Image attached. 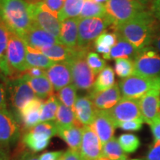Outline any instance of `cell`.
I'll return each instance as SVG.
<instances>
[{
    "instance_id": "obj_58",
    "label": "cell",
    "mask_w": 160,
    "mask_h": 160,
    "mask_svg": "<svg viewBox=\"0 0 160 160\" xmlns=\"http://www.w3.org/2000/svg\"><path fill=\"white\" fill-rule=\"evenodd\" d=\"M125 160H144V159H125Z\"/></svg>"
},
{
    "instance_id": "obj_15",
    "label": "cell",
    "mask_w": 160,
    "mask_h": 160,
    "mask_svg": "<svg viewBox=\"0 0 160 160\" xmlns=\"http://www.w3.org/2000/svg\"><path fill=\"white\" fill-rule=\"evenodd\" d=\"M46 77L51 82L55 91H59L71 85L72 82L71 66L67 61L56 62L46 71Z\"/></svg>"
},
{
    "instance_id": "obj_32",
    "label": "cell",
    "mask_w": 160,
    "mask_h": 160,
    "mask_svg": "<svg viewBox=\"0 0 160 160\" xmlns=\"http://www.w3.org/2000/svg\"><path fill=\"white\" fill-rule=\"evenodd\" d=\"M84 2L85 0H66L63 8L59 11L58 19L60 22H63L71 18L79 17Z\"/></svg>"
},
{
    "instance_id": "obj_60",
    "label": "cell",
    "mask_w": 160,
    "mask_h": 160,
    "mask_svg": "<svg viewBox=\"0 0 160 160\" xmlns=\"http://www.w3.org/2000/svg\"><path fill=\"white\" fill-rule=\"evenodd\" d=\"M82 160H84V159H82Z\"/></svg>"
},
{
    "instance_id": "obj_46",
    "label": "cell",
    "mask_w": 160,
    "mask_h": 160,
    "mask_svg": "<svg viewBox=\"0 0 160 160\" xmlns=\"http://www.w3.org/2000/svg\"><path fill=\"white\" fill-rule=\"evenodd\" d=\"M149 10L153 17L160 22V0H152Z\"/></svg>"
},
{
    "instance_id": "obj_33",
    "label": "cell",
    "mask_w": 160,
    "mask_h": 160,
    "mask_svg": "<svg viewBox=\"0 0 160 160\" xmlns=\"http://www.w3.org/2000/svg\"><path fill=\"white\" fill-rule=\"evenodd\" d=\"M60 102L54 94L51 95L44 102L40 114V122L53 121L56 119ZM39 122V123H40Z\"/></svg>"
},
{
    "instance_id": "obj_1",
    "label": "cell",
    "mask_w": 160,
    "mask_h": 160,
    "mask_svg": "<svg viewBox=\"0 0 160 160\" xmlns=\"http://www.w3.org/2000/svg\"><path fill=\"white\" fill-rule=\"evenodd\" d=\"M157 23V19L148 9L125 23L114 26L112 29L139 51L151 45Z\"/></svg>"
},
{
    "instance_id": "obj_39",
    "label": "cell",
    "mask_w": 160,
    "mask_h": 160,
    "mask_svg": "<svg viewBox=\"0 0 160 160\" xmlns=\"http://www.w3.org/2000/svg\"><path fill=\"white\" fill-rule=\"evenodd\" d=\"M87 62L95 75L99 74L107 65L105 59H102L99 54L93 51H90L87 55Z\"/></svg>"
},
{
    "instance_id": "obj_7",
    "label": "cell",
    "mask_w": 160,
    "mask_h": 160,
    "mask_svg": "<svg viewBox=\"0 0 160 160\" xmlns=\"http://www.w3.org/2000/svg\"><path fill=\"white\" fill-rule=\"evenodd\" d=\"M134 74L148 78L160 76V53L151 45L139 50L133 59Z\"/></svg>"
},
{
    "instance_id": "obj_8",
    "label": "cell",
    "mask_w": 160,
    "mask_h": 160,
    "mask_svg": "<svg viewBox=\"0 0 160 160\" xmlns=\"http://www.w3.org/2000/svg\"><path fill=\"white\" fill-rule=\"evenodd\" d=\"M6 87L10 103L14 111L13 114L15 117H17L28 102L37 97L30 85L22 77H13L8 80Z\"/></svg>"
},
{
    "instance_id": "obj_29",
    "label": "cell",
    "mask_w": 160,
    "mask_h": 160,
    "mask_svg": "<svg viewBox=\"0 0 160 160\" xmlns=\"http://www.w3.org/2000/svg\"><path fill=\"white\" fill-rule=\"evenodd\" d=\"M114 71L111 66H106L98 75L91 91L102 92L111 88L115 85Z\"/></svg>"
},
{
    "instance_id": "obj_28",
    "label": "cell",
    "mask_w": 160,
    "mask_h": 160,
    "mask_svg": "<svg viewBox=\"0 0 160 160\" xmlns=\"http://www.w3.org/2000/svg\"><path fill=\"white\" fill-rule=\"evenodd\" d=\"M56 62L45 56L39 50L32 48L27 46L26 54V65L27 68H49Z\"/></svg>"
},
{
    "instance_id": "obj_36",
    "label": "cell",
    "mask_w": 160,
    "mask_h": 160,
    "mask_svg": "<svg viewBox=\"0 0 160 160\" xmlns=\"http://www.w3.org/2000/svg\"><path fill=\"white\" fill-rule=\"evenodd\" d=\"M77 91L75 86L71 84L58 91L57 97L62 104L73 109L77 99Z\"/></svg>"
},
{
    "instance_id": "obj_57",
    "label": "cell",
    "mask_w": 160,
    "mask_h": 160,
    "mask_svg": "<svg viewBox=\"0 0 160 160\" xmlns=\"http://www.w3.org/2000/svg\"><path fill=\"white\" fill-rule=\"evenodd\" d=\"M157 81H158V84H159V88L160 90V76L159 77H157Z\"/></svg>"
},
{
    "instance_id": "obj_43",
    "label": "cell",
    "mask_w": 160,
    "mask_h": 160,
    "mask_svg": "<svg viewBox=\"0 0 160 160\" xmlns=\"http://www.w3.org/2000/svg\"><path fill=\"white\" fill-rule=\"evenodd\" d=\"M66 0H43V2L52 11L59 14L65 5Z\"/></svg>"
},
{
    "instance_id": "obj_14",
    "label": "cell",
    "mask_w": 160,
    "mask_h": 160,
    "mask_svg": "<svg viewBox=\"0 0 160 160\" xmlns=\"http://www.w3.org/2000/svg\"><path fill=\"white\" fill-rule=\"evenodd\" d=\"M142 117L145 123L151 125L160 117V91L152 90L139 99Z\"/></svg>"
},
{
    "instance_id": "obj_25",
    "label": "cell",
    "mask_w": 160,
    "mask_h": 160,
    "mask_svg": "<svg viewBox=\"0 0 160 160\" xmlns=\"http://www.w3.org/2000/svg\"><path fill=\"white\" fill-rule=\"evenodd\" d=\"M118 35V34H117ZM138 50L125 39L118 35V40L116 45L112 48L109 54L104 57L105 59H134L138 53Z\"/></svg>"
},
{
    "instance_id": "obj_41",
    "label": "cell",
    "mask_w": 160,
    "mask_h": 160,
    "mask_svg": "<svg viewBox=\"0 0 160 160\" xmlns=\"http://www.w3.org/2000/svg\"><path fill=\"white\" fill-rule=\"evenodd\" d=\"M144 122L143 120H132V121L125 122L118 125L117 128L129 131H138L142 129Z\"/></svg>"
},
{
    "instance_id": "obj_26",
    "label": "cell",
    "mask_w": 160,
    "mask_h": 160,
    "mask_svg": "<svg viewBox=\"0 0 160 160\" xmlns=\"http://www.w3.org/2000/svg\"><path fill=\"white\" fill-rule=\"evenodd\" d=\"M51 138L44 133L27 131L22 137V142L32 152L37 153L45 149Z\"/></svg>"
},
{
    "instance_id": "obj_10",
    "label": "cell",
    "mask_w": 160,
    "mask_h": 160,
    "mask_svg": "<svg viewBox=\"0 0 160 160\" xmlns=\"http://www.w3.org/2000/svg\"><path fill=\"white\" fill-rule=\"evenodd\" d=\"M21 137V129L15 115L6 108L0 110V146L10 150Z\"/></svg>"
},
{
    "instance_id": "obj_21",
    "label": "cell",
    "mask_w": 160,
    "mask_h": 160,
    "mask_svg": "<svg viewBox=\"0 0 160 160\" xmlns=\"http://www.w3.org/2000/svg\"><path fill=\"white\" fill-rule=\"evenodd\" d=\"M8 29L0 20V79L7 82L13 78V73L10 68L7 57Z\"/></svg>"
},
{
    "instance_id": "obj_24",
    "label": "cell",
    "mask_w": 160,
    "mask_h": 160,
    "mask_svg": "<svg viewBox=\"0 0 160 160\" xmlns=\"http://www.w3.org/2000/svg\"><path fill=\"white\" fill-rule=\"evenodd\" d=\"M83 125L57 128V135L65 142L70 149L79 151L83 134Z\"/></svg>"
},
{
    "instance_id": "obj_13",
    "label": "cell",
    "mask_w": 160,
    "mask_h": 160,
    "mask_svg": "<svg viewBox=\"0 0 160 160\" xmlns=\"http://www.w3.org/2000/svg\"><path fill=\"white\" fill-rule=\"evenodd\" d=\"M79 151L84 160H97L103 156L102 144L89 125L83 127L82 140Z\"/></svg>"
},
{
    "instance_id": "obj_27",
    "label": "cell",
    "mask_w": 160,
    "mask_h": 160,
    "mask_svg": "<svg viewBox=\"0 0 160 160\" xmlns=\"http://www.w3.org/2000/svg\"><path fill=\"white\" fill-rule=\"evenodd\" d=\"M74 48H70L62 44L48 46L40 50L42 53L54 62L68 61L73 55Z\"/></svg>"
},
{
    "instance_id": "obj_6",
    "label": "cell",
    "mask_w": 160,
    "mask_h": 160,
    "mask_svg": "<svg viewBox=\"0 0 160 160\" xmlns=\"http://www.w3.org/2000/svg\"><path fill=\"white\" fill-rule=\"evenodd\" d=\"M119 87L123 98L134 99H141L152 90H159L157 78H148L137 74L122 79Z\"/></svg>"
},
{
    "instance_id": "obj_40",
    "label": "cell",
    "mask_w": 160,
    "mask_h": 160,
    "mask_svg": "<svg viewBox=\"0 0 160 160\" xmlns=\"http://www.w3.org/2000/svg\"><path fill=\"white\" fill-rule=\"evenodd\" d=\"M28 131L33 132V133H44L52 138L54 136L57 135V126L56 125L55 122H40Z\"/></svg>"
},
{
    "instance_id": "obj_20",
    "label": "cell",
    "mask_w": 160,
    "mask_h": 160,
    "mask_svg": "<svg viewBox=\"0 0 160 160\" xmlns=\"http://www.w3.org/2000/svg\"><path fill=\"white\" fill-rule=\"evenodd\" d=\"M73 110L77 119L83 126L91 125L98 111L88 96L78 97Z\"/></svg>"
},
{
    "instance_id": "obj_17",
    "label": "cell",
    "mask_w": 160,
    "mask_h": 160,
    "mask_svg": "<svg viewBox=\"0 0 160 160\" xmlns=\"http://www.w3.org/2000/svg\"><path fill=\"white\" fill-rule=\"evenodd\" d=\"M89 126L97 133L102 146L113 138L116 126L107 110H98L94 120Z\"/></svg>"
},
{
    "instance_id": "obj_34",
    "label": "cell",
    "mask_w": 160,
    "mask_h": 160,
    "mask_svg": "<svg viewBox=\"0 0 160 160\" xmlns=\"http://www.w3.org/2000/svg\"><path fill=\"white\" fill-rule=\"evenodd\" d=\"M103 156L111 160L127 159L126 153L122 148L118 139L113 137L102 146Z\"/></svg>"
},
{
    "instance_id": "obj_4",
    "label": "cell",
    "mask_w": 160,
    "mask_h": 160,
    "mask_svg": "<svg viewBox=\"0 0 160 160\" xmlns=\"http://www.w3.org/2000/svg\"><path fill=\"white\" fill-rule=\"evenodd\" d=\"M113 25V21L107 13L103 17L79 19L77 47L91 50L95 40Z\"/></svg>"
},
{
    "instance_id": "obj_30",
    "label": "cell",
    "mask_w": 160,
    "mask_h": 160,
    "mask_svg": "<svg viewBox=\"0 0 160 160\" xmlns=\"http://www.w3.org/2000/svg\"><path fill=\"white\" fill-rule=\"evenodd\" d=\"M118 35L116 32L105 31L94 42V48L98 53L102 54L104 58L109 54L112 48L117 42Z\"/></svg>"
},
{
    "instance_id": "obj_16",
    "label": "cell",
    "mask_w": 160,
    "mask_h": 160,
    "mask_svg": "<svg viewBox=\"0 0 160 160\" xmlns=\"http://www.w3.org/2000/svg\"><path fill=\"white\" fill-rule=\"evenodd\" d=\"M44 101L39 97L31 100L16 117L25 131H28L40 122V114Z\"/></svg>"
},
{
    "instance_id": "obj_47",
    "label": "cell",
    "mask_w": 160,
    "mask_h": 160,
    "mask_svg": "<svg viewBox=\"0 0 160 160\" xmlns=\"http://www.w3.org/2000/svg\"><path fill=\"white\" fill-rule=\"evenodd\" d=\"M81 153L79 151L68 149L64 153L63 160H82Z\"/></svg>"
},
{
    "instance_id": "obj_48",
    "label": "cell",
    "mask_w": 160,
    "mask_h": 160,
    "mask_svg": "<svg viewBox=\"0 0 160 160\" xmlns=\"http://www.w3.org/2000/svg\"><path fill=\"white\" fill-rule=\"evenodd\" d=\"M27 75L30 76L31 77H40L46 76V71L43 68H29L27 69L25 73Z\"/></svg>"
},
{
    "instance_id": "obj_2",
    "label": "cell",
    "mask_w": 160,
    "mask_h": 160,
    "mask_svg": "<svg viewBox=\"0 0 160 160\" xmlns=\"http://www.w3.org/2000/svg\"><path fill=\"white\" fill-rule=\"evenodd\" d=\"M0 20L19 37L33 25L25 0H0Z\"/></svg>"
},
{
    "instance_id": "obj_38",
    "label": "cell",
    "mask_w": 160,
    "mask_h": 160,
    "mask_svg": "<svg viewBox=\"0 0 160 160\" xmlns=\"http://www.w3.org/2000/svg\"><path fill=\"white\" fill-rule=\"evenodd\" d=\"M118 141L123 151L127 153H132L139 148L140 141L138 137L132 133H124L119 136Z\"/></svg>"
},
{
    "instance_id": "obj_11",
    "label": "cell",
    "mask_w": 160,
    "mask_h": 160,
    "mask_svg": "<svg viewBox=\"0 0 160 160\" xmlns=\"http://www.w3.org/2000/svg\"><path fill=\"white\" fill-rule=\"evenodd\" d=\"M114 122L116 128L119 124L132 120H142L139 107V99L122 98L112 108L107 110Z\"/></svg>"
},
{
    "instance_id": "obj_12",
    "label": "cell",
    "mask_w": 160,
    "mask_h": 160,
    "mask_svg": "<svg viewBox=\"0 0 160 160\" xmlns=\"http://www.w3.org/2000/svg\"><path fill=\"white\" fill-rule=\"evenodd\" d=\"M28 11L33 25L40 28L59 40L61 22L51 13L44 11L39 3L28 5Z\"/></svg>"
},
{
    "instance_id": "obj_56",
    "label": "cell",
    "mask_w": 160,
    "mask_h": 160,
    "mask_svg": "<svg viewBox=\"0 0 160 160\" xmlns=\"http://www.w3.org/2000/svg\"><path fill=\"white\" fill-rule=\"evenodd\" d=\"M97 160H111V159H108V157H105V156H102V157H99Z\"/></svg>"
},
{
    "instance_id": "obj_45",
    "label": "cell",
    "mask_w": 160,
    "mask_h": 160,
    "mask_svg": "<svg viewBox=\"0 0 160 160\" xmlns=\"http://www.w3.org/2000/svg\"><path fill=\"white\" fill-rule=\"evenodd\" d=\"M157 51L160 53V22H158L157 26H156L154 32H153V38H152L151 45Z\"/></svg>"
},
{
    "instance_id": "obj_37",
    "label": "cell",
    "mask_w": 160,
    "mask_h": 160,
    "mask_svg": "<svg viewBox=\"0 0 160 160\" xmlns=\"http://www.w3.org/2000/svg\"><path fill=\"white\" fill-rule=\"evenodd\" d=\"M115 73L120 78L131 77L134 74V63L131 59H116L114 64Z\"/></svg>"
},
{
    "instance_id": "obj_59",
    "label": "cell",
    "mask_w": 160,
    "mask_h": 160,
    "mask_svg": "<svg viewBox=\"0 0 160 160\" xmlns=\"http://www.w3.org/2000/svg\"><path fill=\"white\" fill-rule=\"evenodd\" d=\"M63 156H64V155H63ZM63 156H62V157L61 158H60V159H58V160H63Z\"/></svg>"
},
{
    "instance_id": "obj_9",
    "label": "cell",
    "mask_w": 160,
    "mask_h": 160,
    "mask_svg": "<svg viewBox=\"0 0 160 160\" xmlns=\"http://www.w3.org/2000/svg\"><path fill=\"white\" fill-rule=\"evenodd\" d=\"M27 45L19 35L8 30L7 57L9 66L13 74L25 73L28 68L26 65Z\"/></svg>"
},
{
    "instance_id": "obj_53",
    "label": "cell",
    "mask_w": 160,
    "mask_h": 160,
    "mask_svg": "<svg viewBox=\"0 0 160 160\" xmlns=\"http://www.w3.org/2000/svg\"><path fill=\"white\" fill-rule=\"evenodd\" d=\"M137 1L139 2V3H141L142 5H145L149 8L150 5H151V2L152 0H137Z\"/></svg>"
},
{
    "instance_id": "obj_35",
    "label": "cell",
    "mask_w": 160,
    "mask_h": 160,
    "mask_svg": "<svg viewBox=\"0 0 160 160\" xmlns=\"http://www.w3.org/2000/svg\"><path fill=\"white\" fill-rule=\"evenodd\" d=\"M106 15V10L105 5L98 4L93 0H85L79 18H95L103 17Z\"/></svg>"
},
{
    "instance_id": "obj_22",
    "label": "cell",
    "mask_w": 160,
    "mask_h": 160,
    "mask_svg": "<svg viewBox=\"0 0 160 160\" xmlns=\"http://www.w3.org/2000/svg\"><path fill=\"white\" fill-rule=\"evenodd\" d=\"M79 18H71L64 20L61 22V30L59 37L60 44L70 48L77 47L78 27Z\"/></svg>"
},
{
    "instance_id": "obj_54",
    "label": "cell",
    "mask_w": 160,
    "mask_h": 160,
    "mask_svg": "<svg viewBox=\"0 0 160 160\" xmlns=\"http://www.w3.org/2000/svg\"><path fill=\"white\" fill-rule=\"evenodd\" d=\"M28 5H31V4H37L39 2H41L43 0H25Z\"/></svg>"
},
{
    "instance_id": "obj_44",
    "label": "cell",
    "mask_w": 160,
    "mask_h": 160,
    "mask_svg": "<svg viewBox=\"0 0 160 160\" xmlns=\"http://www.w3.org/2000/svg\"><path fill=\"white\" fill-rule=\"evenodd\" d=\"M65 153L63 151H48L42 153L39 156V160H58L60 159Z\"/></svg>"
},
{
    "instance_id": "obj_52",
    "label": "cell",
    "mask_w": 160,
    "mask_h": 160,
    "mask_svg": "<svg viewBox=\"0 0 160 160\" xmlns=\"http://www.w3.org/2000/svg\"><path fill=\"white\" fill-rule=\"evenodd\" d=\"M0 160H11L9 150L0 146Z\"/></svg>"
},
{
    "instance_id": "obj_3",
    "label": "cell",
    "mask_w": 160,
    "mask_h": 160,
    "mask_svg": "<svg viewBox=\"0 0 160 160\" xmlns=\"http://www.w3.org/2000/svg\"><path fill=\"white\" fill-rule=\"evenodd\" d=\"M91 50L76 47L73 55L68 60L71 66L72 83L80 91H90L95 82V73L87 62V55Z\"/></svg>"
},
{
    "instance_id": "obj_5",
    "label": "cell",
    "mask_w": 160,
    "mask_h": 160,
    "mask_svg": "<svg viewBox=\"0 0 160 160\" xmlns=\"http://www.w3.org/2000/svg\"><path fill=\"white\" fill-rule=\"evenodd\" d=\"M105 6L106 13L113 22V27L125 23L149 9L137 0H108Z\"/></svg>"
},
{
    "instance_id": "obj_18",
    "label": "cell",
    "mask_w": 160,
    "mask_h": 160,
    "mask_svg": "<svg viewBox=\"0 0 160 160\" xmlns=\"http://www.w3.org/2000/svg\"><path fill=\"white\" fill-rule=\"evenodd\" d=\"M20 37L25 42L26 45L39 51L48 46L60 44L57 38L33 25Z\"/></svg>"
},
{
    "instance_id": "obj_19",
    "label": "cell",
    "mask_w": 160,
    "mask_h": 160,
    "mask_svg": "<svg viewBox=\"0 0 160 160\" xmlns=\"http://www.w3.org/2000/svg\"><path fill=\"white\" fill-rule=\"evenodd\" d=\"M88 97L98 110H109L117 105L122 99L119 84L102 92L90 91Z\"/></svg>"
},
{
    "instance_id": "obj_23",
    "label": "cell",
    "mask_w": 160,
    "mask_h": 160,
    "mask_svg": "<svg viewBox=\"0 0 160 160\" xmlns=\"http://www.w3.org/2000/svg\"><path fill=\"white\" fill-rule=\"evenodd\" d=\"M23 79L30 85L37 97L42 99H47L53 94V85L46 76L40 77H31L23 73L22 76Z\"/></svg>"
},
{
    "instance_id": "obj_31",
    "label": "cell",
    "mask_w": 160,
    "mask_h": 160,
    "mask_svg": "<svg viewBox=\"0 0 160 160\" xmlns=\"http://www.w3.org/2000/svg\"><path fill=\"white\" fill-rule=\"evenodd\" d=\"M55 123L57 128L70 127L72 125H82L77 119L73 110L60 102L56 115Z\"/></svg>"
},
{
    "instance_id": "obj_51",
    "label": "cell",
    "mask_w": 160,
    "mask_h": 160,
    "mask_svg": "<svg viewBox=\"0 0 160 160\" xmlns=\"http://www.w3.org/2000/svg\"><path fill=\"white\" fill-rule=\"evenodd\" d=\"M6 91L5 87L2 83H0V110L6 108Z\"/></svg>"
},
{
    "instance_id": "obj_50",
    "label": "cell",
    "mask_w": 160,
    "mask_h": 160,
    "mask_svg": "<svg viewBox=\"0 0 160 160\" xmlns=\"http://www.w3.org/2000/svg\"><path fill=\"white\" fill-rule=\"evenodd\" d=\"M17 160H39V157L34 152L23 151L20 153Z\"/></svg>"
},
{
    "instance_id": "obj_42",
    "label": "cell",
    "mask_w": 160,
    "mask_h": 160,
    "mask_svg": "<svg viewBox=\"0 0 160 160\" xmlns=\"http://www.w3.org/2000/svg\"><path fill=\"white\" fill-rule=\"evenodd\" d=\"M145 160H160V141L154 140L150 147Z\"/></svg>"
},
{
    "instance_id": "obj_55",
    "label": "cell",
    "mask_w": 160,
    "mask_h": 160,
    "mask_svg": "<svg viewBox=\"0 0 160 160\" xmlns=\"http://www.w3.org/2000/svg\"><path fill=\"white\" fill-rule=\"evenodd\" d=\"M93 2L98 4H102V5H105L108 2V0H93Z\"/></svg>"
},
{
    "instance_id": "obj_49",
    "label": "cell",
    "mask_w": 160,
    "mask_h": 160,
    "mask_svg": "<svg viewBox=\"0 0 160 160\" xmlns=\"http://www.w3.org/2000/svg\"><path fill=\"white\" fill-rule=\"evenodd\" d=\"M151 126V130L153 137L155 138V140L160 141V117L159 119L153 122Z\"/></svg>"
}]
</instances>
